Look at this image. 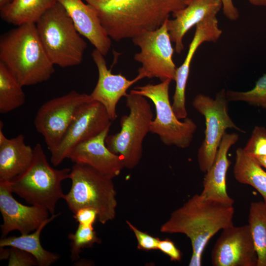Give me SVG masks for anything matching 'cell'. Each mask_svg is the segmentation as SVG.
Returning <instances> with one entry per match:
<instances>
[{
    "label": "cell",
    "instance_id": "cell-26",
    "mask_svg": "<svg viewBox=\"0 0 266 266\" xmlns=\"http://www.w3.org/2000/svg\"><path fill=\"white\" fill-rule=\"evenodd\" d=\"M248 222L258 256L257 266H266V205L263 201L251 203Z\"/></svg>",
    "mask_w": 266,
    "mask_h": 266
},
{
    "label": "cell",
    "instance_id": "cell-32",
    "mask_svg": "<svg viewBox=\"0 0 266 266\" xmlns=\"http://www.w3.org/2000/svg\"><path fill=\"white\" fill-rule=\"evenodd\" d=\"M158 249L169 256L172 261H180L181 260V251L176 247L173 242L169 239L160 240Z\"/></svg>",
    "mask_w": 266,
    "mask_h": 266
},
{
    "label": "cell",
    "instance_id": "cell-23",
    "mask_svg": "<svg viewBox=\"0 0 266 266\" xmlns=\"http://www.w3.org/2000/svg\"><path fill=\"white\" fill-rule=\"evenodd\" d=\"M56 2V0H13L0 9V17L6 22L17 26L35 24Z\"/></svg>",
    "mask_w": 266,
    "mask_h": 266
},
{
    "label": "cell",
    "instance_id": "cell-29",
    "mask_svg": "<svg viewBox=\"0 0 266 266\" xmlns=\"http://www.w3.org/2000/svg\"><path fill=\"white\" fill-rule=\"evenodd\" d=\"M244 152L253 158L266 155V129L256 126L245 147Z\"/></svg>",
    "mask_w": 266,
    "mask_h": 266
},
{
    "label": "cell",
    "instance_id": "cell-20",
    "mask_svg": "<svg viewBox=\"0 0 266 266\" xmlns=\"http://www.w3.org/2000/svg\"><path fill=\"white\" fill-rule=\"evenodd\" d=\"M221 9L220 0H191L185 8L172 14L173 19H167L166 24L176 52L182 53L183 37L191 28L207 17L216 15Z\"/></svg>",
    "mask_w": 266,
    "mask_h": 266
},
{
    "label": "cell",
    "instance_id": "cell-13",
    "mask_svg": "<svg viewBox=\"0 0 266 266\" xmlns=\"http://www.w3.org/2000/svg\"><path fill=\"white\" fill-rule=\"evenodd\" d=\"M213 266H257L258 256L248 224L222 230L211 253Z\"/></svg>",
    "mask_w": 266,
    "mask_h": 266
},
{
    "label": "cell",
    "instance_id": "cell-17",
    "mask_svg": "<svg viewBox=\"0 0 266 266\" xmlns=\"http://www.w3.org/2000/svg\"><path fill=\"white\" fill-rule=\"evenodd\" d=\"M110 128L78 145L67 158L74 163L89 166L112 179L118 176L125 166L121 157L110 151L106 145Z\"/></svg>",
    "mask_w": 266,
    "mask_h": 266
},
{
    "label": "cell",
    "instance_id": "cell-16",
    "mask_svg": "<svg viewBox=\"0 0 266 266\" xmlns=\"http://www.w3.org/2000/svg\"><path fill=\"white\" fill-rule=\"evenodd\" d=\"M91 55L98 70L99 78L90 96L93 100L103 105L110 119L113 121L118 117L116 107L119 100L126 97L128 89L142 78L137 75L133 80H129L121 73L113 74L107 68L104 56L99 51L95 49Z\"/></svg>",
    "mask_w": 266,
    "mask_h": 266
},
{
    "label": "cell",
    "instance_id": "cell-4",
    "mask_svg": "<svg viewBox=\"0 0 266 266\" xmlns=\"http://www.w3.org/2000/svg\"><path fill=\"white\" fill-rule=\"evenodd\" d=\"M41 44L54 65L68 67L83 61L87 43L64 7L56 2L35 23Z\"/></svg>",
    "mask_w": 266,
    "mask_h": 266
},
{
    "label": "cell",
    "instance_id": "cell-38",
    "mask_svg": "<svg viewBox=\"0 0 266 266\" xmlns=\"http://www.w3.org/2000/svg\"><path fill=\"white\" fill-rule=\"evenodd\" d=\"M13 0H0V9L10 3Z\"/></svg>",
    "mask_w": 266,
    "mask_h": 266
},
{
    "label": "cell",
    "instance_id": "cell-2",
    "mask_svg": "<svg viewBox=\"0 0 266 266\" xmlns=\"http://www.w3.org/2000/svg\"><path fill=\"white\" fill-rule=\"evenodd\" d=\"M234 213L233 205L196 194L171 213L160 231L185 234L190 239L192 248L189 266H200L207 243L219 231L233 225Z\"/></svg>",
    "mask_w": 266,
    "mask_h": 266
},
{
    "label": "cell",
    "instance_id": "cell-36",
    "mask_svg": "<svg viewBox=\"0 0 266 266\" xmlns=\"http://www.w3.org/2000/svg\"><path fill=\"white\" fill-rule=\"evenodd\" d=\"M249 2L256 6L266 7V0H248Z\"/></svg>",
    "mask_w": 266,
    "mask_h": 266
},
{
    "label": "cell",
    "instance_id": "cell-28",
    "mask_svg": "<svg viewBox=\"0 0 266 266\" xmlns=\"http://www.w3.org/2000/svg\"><path fill=\"white\" fill-rule=\"evenodd\" d=\"M70 240V256L72 261H77L80 258L82 249L91 247L94 243H100L101 239L97 237L92 225L79 224L74 233L68 235Z\"/></svg>",
    "mask_w": 266,
    "mask_h": 266
},
{
    "label": "cell",
    "instance_id": "cell-27",
    "mask_svg": "<svg viewBox=\"0 0 266 266\" xmlns=\"http://www.w3.org/2000/svg\"><path fill=\"white\" fill-rule=\"evenodd\" d=\"M226 97L229 101H244L266 109V73L258 79L250 90L245 92L227 90Z\"/></svg>",
    "mask_w": 266,
    "mask_h": 266
},
{
    "label": "cell",
    "instance_id": "cell-22",
    "mask_svg": "<svg viewBox=\"0 0 266 266\" xmlns=\"http://www.w3.org/2000/svg\"><path fill=\"white\" fill-rule=\"evenodd\" d=\"M61 214L52 215L33 233L1 238L0 247H15L32 254L39 266H50L57 262L60 256L45 250L41 245L40 236L43 228Z\"/></svg>",
    "mask_w": 266,
    "mask_h": 266
},
{
    "label": "cell",
    "instance_id": "cell-11",
    "mask_svg": "<svg viewBox=\"0 0 266 266\" xmlns=\"http://www.w3.org/2000/svg\"><path fill=\"white\" fill-rule=\"evenodd\" d=\"M92 100L90 95L72 90L47 101L39 107L34 124L51 153L59 146L80 108Z\"/></svg>",
    "mask_w": 266,
    "mask_h": 266
},
{
    "label": "cell",
    "instance_id": "cell-7",
    "mask_svg": "<svg viewBox=\"0 0 266 266\" xmlns=\"http://www.w3.org/2000/svg\"><path fill=\"white\" fill-rule=\"evenodd\" d=\"M126 98L129 114L122 116L120 131L108 134L105 144L110 151L121 157L125 168L132 169L141 159L143 141L150 132L153 114L145 97L130 92Z\"/></svg>",
    "mask_w": 266,
    "mask_h": 266
},
{
    "label": "cell",
    "instance_id": "cell-12",
    "mask_svg": "<svg viewBox=\"0 0 266 266\" xmlns=\"http://www.w3.org/2000/svg\"><path fill=\"white\" fill-rule=\"evenodd\" d=\"M111 121L105 108L98 101L91 100L79 110L57 148L51 153L50 161L57 166L79 144L110 127Z\"/></svg>",
    "mask_w": 266,
    "mask_h": 266
},
{
    "label": "cell",
    "instance_id": "cell-15",
    "mask_svg": "<svg viewBox=\"0 0 266 266\" xmlns=\"http://www.w3.org/2000/svg\"><path fill=\"white\" fill-rule=\"evenodd\" d=\"M222 34V31L219 27L216 15L207 17L196 26L194 35L185 59L182 65L177 68L176 72L175 89L171 106L178 119H185L187 117L185 91L190 65L196 52L204 42H216Z\"/></svg>",
    "mask_w": 266,
    "mask_h": 266
},
{
    "label": "cell",
    "instance_id": "cell-30",
    "mask_svg": "<svg viewBox=\"0 0 266 266\" xmlns=\"http://www.w3.org/2000/svg\"><path fill=\"white\" fill-rule=\"evenodd\" d=\"M126 223L135 235L139 249L147 251L158 249L160 241L158 238L140 231L129 221H126Z\"/></svg>",
    "mask_w": 266,
    "mask_h": 266
},
{
    "label": "cell",
    "instance_id": "cell-31",
    "mask_svg": "<svg viewBox=\"0 0 266 266\" xmlns=\"http://www.w3.org/2000/svg\"><path fill=\"white\" fill-rule=\"evenodd\" d=\"M10 248L9 266H38L36 259L30 253L15 247Z\"/></svg>",
    "mask_w": 266,
    "mask_h": 266
},
{
    "label": "cell",
    "instance_id": "cell-10",
    "mask_svg": "<svg viewBox=\"0 0 266 266\" xmlns=\"http://www.w3.org/2000/svg\"><path fill=\"white\" fill-rule=\"evenodd\" d=\"M167 20L158 29L145 31L132 38L140 48L133 59L141 64L138 75L144 78H158L161 81H174L177 67L173 60L174 48L171 44Z\"/></svg>",
    "mask_w": 266,
    "mask_h": 266
},
{
    "label": "cell",
    "instance_id": "cell-24",
    "mask_svg": "<svg viewBox=\"0 0 266 266\" xmlns=\"http://www.w3.org/2000/svg\"><path fill=\"white\" fill-rule=\"evenodd\" d=\"M233 175L239 183L255 188L262 196L266 205V171L241 147L238 148L235 152Z\"/></svg>",
    "mask_w": 266,
    "mask_h": 266
},
{
    "label": "cell",
    "instance_id": "cell-25",
    "mask_svg": "<svg viewBox=\"0 0 266 266\" xmlns=\"http://www.w3.org/2000/svg\"><path fill=\"white\" fill-rule=\"evenodd\" d=\"M25 101L23 86L0 62V113H8L22 106Z\"/></svg>",
    "mask_w": 266,
    "mask_h": 266
},
{
    "label": "cell",
    "instance_id": "cell-6",
    "mask_svg": "<svg viewBox=\"0 0 266 266\" xmlns=\"http://www.w3.org/2000/svg\"><path fill=\"white\" fill-rule=\"evenodd\" d=\"M69 179L71 188L63 199L73 214L80 209L91 208L103 225L114 219L117 201L112 178L89 166L74 163Z\"/></svg>",
    "mask_w": 266,
    "mask_h": 266
},
{
    "label": "cell",
    "instance_id": "cell-19",
    "mask_svg": "<svg viewBox=\"0 0 266 266\" xmlns=\"http://www.w3.org/2000/svg\"><path fill=\"white\" fill-rule=\"evenodd\" d=\"M238 138V134L234 133L224 134L214 162L205 173L200 193L204 198L233 205L234 200L229 196L226 187V174L230 165L228 153Z\"/></svg>",
    "mask_w": 266,
    "mask_h": 266
},
{
    "label": "cell",
    "instance_id": "cell-8",
    "mask_svg": "<svg viewBox=\"0 0 266 266\" xmlns=\"http://www.w3.org/2000/svg\"><path fill=\"white\" fill-rule=\"evenodd\" d=\"M171 81L166 79L157 84L137 86L130 92L150 99L154 104L156 116L151 122L150 132L158 135L166 145L185 149L191 145L197 126L191 118L180 121L176 116L169 100Z\"/></svg>",
    "mask_w": 266,
    "mask_h": 266
},
{
    "label": "cell",
    "instance_id": "cell-3",
    "mask_svg": "<svg viewBox=\"0 0 266 266\" xmlns=\"http://www.w3.org/2000/svg\"><path fill=\"white\" fill-rule=\"evenodd\" d=\"M0 62L23 87L47 81L55 71L34 23L18 26L1 35Z\"/></svg>",
    "mask_w": 266,
    "mask_h": 266
},
{
    "label": "cell",
    "instance_id": "cell-14",
    "mask_svg": "<svg viewBox=\"0 0 266 266\" xmlns=\"http://www.w3.org/2000/svg\"><path fill=\"white\" fill-rule=\"evenodd\" d=\"M12 193L10 181H0V211L3 219V224L0 225L1 238L15 230L21 234L34 232L49 218L47 209L21 204L14 198Z\"/></svg>",
    "mask_w": 266,
    "mask_h": 266
},
{
    "label": "cell",
    "instance_id": "cell-21",
    "mask_svg": "<svg viewBox=\"0 0 266 266\" xmlns=\"http://www.w3.org/2000/svg\"><path fill=\"white\" fill-rule=\"evenodd\" d=\"M0 121V181H10L29 167L33 158V148L25 142L20 134L9 139L3 133Z\"/></svg>",
    "mask_w": 266,
    "mask_h": 266
},
{
    "label": "cell",
    "instance_id": "cell-1",
    "mask_svg": "<svg viewBox=\"0 0 266 266\" xmlns=\"http://www.w3.org/2000/svg\"><path fill=\"white\" fill-rule=\"evenodd\" d=\"M97 12L111 39L133 38L159 28L191 0H83Z\"/></svg>",
    "mask_w": 266,
    "mask_h": 266
},
{
    "label": "cell",
    "instance_id": "cell-37",
    "mask_svg": "<svg viewBox=\"0 0 266 266\" xmlns=\"http://www.w3.org/2000/svg\"><path fill=\"white\" fill-rule=\"evenodd\" d=\"M254 158L262 167L266 169V155Z\"/></svg>",
    "mask_w": 266,
    "mask_h": 266
},
{
    "label": "cell",
    "instance_id": "cell-5",
    "mask_svg": "<svg viewBox=\"0 0 266 266\" xmlns=\"http://www.w3.org/2000/svg\"><path fill=\"white\" fill-rule=\"evenodd\" d=\"M71 168L57 169L49 164L42 146L33 147V158L23 173L10 180L11 190L27 203L47 209L55 214L58 201L64 199L62 182L69 178Z\"/></svg>",
    "mask_w": 266,
    "mask_h": 266
},
{
    "label": "cell",
    "instance_id": "cell-9",
    "mask_svg": "<svg viewBox=\"0 0 266 266\" xmlns=\"http://www.w3.org/2000/svg\"><path fill=\"white\" fill-rule=\"evenodd\" d=\"M226 90L218 92L214 99L202 94L194 98V108L205 119L204 139L199 147L197 159L200 170L205 173L213 164L222 139L228 129L245 133L233 122L229 114Z\"/></svg>",
    "mask_w": 266,
    "mask_h": 266
},
{
    "label": "cell",
    "instance_id": "cell-33",
    "mask_svg": "<svg viewBox=\"0 0 266 266\" xmlns=\"http://www.w3.org/2000/svg\"><path fill=\"white\" fill-rule=\"evenodd\" d=\"M73 218L79 224L93 226L97 219V213L93 208H83L74 214Z\"/></svg>",
    "mask_w": 266,
    "mask_h": 266
},
{
    "label": "cell",
    "instance_id": "cell-34",
    "mask_svg": "<svg viewBox=\"0 0 266 266\" xmlns=\"http://www.w3.org/2000/svg\"><path fill=\"white\" fill-rule=\"evenodd\" d=\"M222 4L224 15L231 21H236L239 17L238 9L235 6L233 0H220Z\"/></svg>",
    "mask_w": 266,
    "mask_h": 266
},
{
    "label": "cell",
    "instance_id": "cell-35",
    "mask_svg": "<svg viewBox=\"0 0 266 266\" xmlns=\"http://www.w3.org/2000/svg\"><path fill=\"white\" fill-rule=\"evenodd\" d=\"M10 254V249H4L0 247V260L9 259Z\"/></svg>",
    "mask_w": 266,
    "mask_h": 266
},
{
    "label": "cell",
    "instance_id": "cell-18",
    "mask_svg": "<svg viewBox=\"0 0 266 266\" xmlns=\"http://www.w3.org/2000/svg\"><path fill=\"white\" fill-rule=\"evenodd\" d=\"M56 0L64 7L79 33L103 56L106 55L111 46V39L94 8L83 0Z\"/></svg>",
    "mask_w": 266,
    "mask_h": 266
}]
</instances>
